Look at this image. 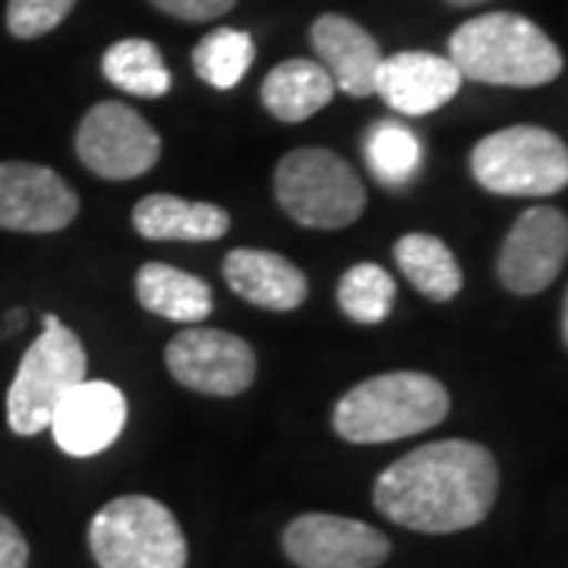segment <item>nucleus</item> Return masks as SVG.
<instances>
[{"label": "nucleus", "mask_w": 568, "mask_h": 568, "mask_svg": "<svg viewBox=\"0 0 568 568\" xmlns=\"http://www.w3.org/2000/svg\"><path fill=\"white\" fill-rule=\"evenodd\" d=\"M470 174L496 196H552L568 186V145L544 126H506L474 145Z\"/></svg>", "instance_id": "7"}, {"label": "nucleus", "mask_w": 568, "mask_h": 568, "mask_svg": "<svg viewBox=\"0 0 568 568\" xmlns=\"http://www.w3.org/2000/svg\"><path fill=\"white\" fill-rule=\"evenodd\" d=\"M310 41L335 89H342L351 99L376 95L383 51L361 22L347 20L342 13H323L310 29Z\"/></svg>", "instance_id": "15"}, {"label": "nucleus", "mask_w": 568, "mask_h": 568, "mask_svg": "<svg viewBox=\"0 0 568 568\" xmlns=\"http://www.w3.org/2000/svg\"><path fill=\"white\" fill-rule=\"evenodd\" d=\"M77 0H7V29L20 41H32L54 32Z\"/></svg>", "instance_id": "25"}, {"label": "nucleus", "mask_w": 568, "mask_h": 568, "mask_svg": "<svg viewBox=\"0 0 568 568\" xmlns=\"http://www.w3.org/2000/svg\"><path fill=\"white\" fill-rule=\"evenodd\" d=\"M562 335H566V345H568V294H566V304H562Z\"/></svg>", "instance_id": "30"}, {"label": "nucleus", "mask_w": 568, "mask_h": 568, "mask_svg": "<svg viewBox=\"0 0 568 568\" xmlns=\"http://www.w3.org/2000/svg\"><path fill=\"white\" fill-rule=\"evenodd\" d=\"M275 200L304 227L338 231L364 215L366 190L342 155L304 145L287 152L275 168Z\"/></svg>", "instance_id": "6"}, {"label": "nucleus", "mask_w": 568, "mask_h": 568, "mask_svg": "<svg viewBox=\"0 0 568 568\" xmlns=\"http://www.w3.org/2000/svg\"><path fill=\"white\" fill-rule=\"evenodd\" d=\"M420 140L398 121H376L364 136V159L369 174L386 186H405L420 171Z\"/></svg>", "instance_id": "22"}, {"label": "nucleus", "mask_w": 568, "mask_h": 568, "mask_svg": "<svg viewBox=\"0 0 568 568\" xmlns=\"http://www.w3.org/2000/svg\"><path fill=\"white\" fill-rule=\"evenodd\" d=\"M568 260V219L552 205L528 209L503 241L499 282L511 294H540L559 278Z\"/></svg>", "instance_id": "11"}, {"label": "nucleus", "mask_w": 568, "mask_h": 568, "mask_svg": "<svg viewBox=\"0 0 568 568\" xmlns=\"http://www.w3.org/2000/svg\"><path fill=\"white\" fill-rule=\"evenodd\" d=\"M29 566V544L22 530L0 515V568H26Z\"/></svg>", "instance_id": "27"}, {"label": "nucleus", "mask_w": 568, "mask_h": 568, "mask_svg": "<svg viewBox=\"0 0 568 568\" xmlns=\"http://www.w3.org/2000/svg\"><path fill=\"white\" fill-rule=\"evenodd\" d=\"M395 263L405 272L407 282L436 304H448L452 297H458L465 284L455 253L433 234H405L395 244Z\"/></svg>", "instance_id": "20"}, {"label": "nucleus", "mask_w": 568, "mask_h": 568, "mask_svg": "<svg viewBox=\"0 0 568 568\" xmlns=\"http://www.w3.org/2000/svg\"><path fill=\"white\" fill-rule=\"evenodd\" d=\"M499 467L489 448L470 439H443L407 452L373 487V506L392 525L417 534L477 528L496 506Z\"/></svg>", "instance_id": "1"}, {"label": "nucleus", "mask_w": 568, "mask_h": 568, "mask_svg": "<svg viewBox=\"0 0 568 568\" xmlns=\"http://www.w3.org/2000/svg\"><path fill=\"white\" fill-rule=\"evenodd\" d=\"M395 278L383 265L357 263L347 268L338 282V306L347 320L361 325H376L386 320L395 306Z\"/></svg>", "instance_id": "24"}, {"label": "nucleus", "mask_w": 568, "mask_h": 568, "mask_svg": "<svg viewBox=\"0 0 568 568\" xmlns=\"http://www.w3.org/2000/svg\"><path fill=\"white\" fill-rule=\"evenodd\" d=\"M164 364L171 376L190 392L234 398L256 379V354L241 335L222 328H183L164 351Z\"/></svg>", "instance_id": "9"}, {"label": "nucleus", "mask_w": 568, "mask_h": 568, "mask_svg": "<svg viewBox=\"0 0 568 568\" xmlns=\"http://www.w3.org/2000/svg\"><path fill=\"white\" fill-rule=\"evenodd\" d=\"M80 215V196L58 171L36 162H0V227L54 234Z\"/></svg>", "instance_id": "12"}, {"label": "nucleus", "mask_w": 568, "mask_h": 568, "mask_svg": "<svg viewBox=\"0 0 568 568\" xmlns=\"http://www.w3.org/2000/svg\"><path fill=\"white\" fill-rule=\"evenodd\" d=\"M256 58V44L241 29H212L193 48V70L212 89H234Z\"/></svg>", "instance_id": "23"}, {"label": "nucleus", "mask_w": 568, "mask_h": 568, "mask_svg": "<svg viewBox=\"0 0 568 568\" xmlns=\"http://www.w3.org/2000/svg\"><path fill=\"white\" fill-rule=\"evenodd\" d=\"M99 568H186L190 549L174 511L152 496H118L89 525Z\"/></svg>", "instance_id": "4"}, {"label": "nucleus", "mask_w": 568, "mask_h": 568, "mask_svg": "<svg viewBox=\"0 0 568 568\" xmlns=\"http://www.w3.org/2000/svg\"><path fill=\"white\" fill-rule=\"evenodd\" d=\"M224 282L227 287L244 297L246 304L272 310V313H291L306 301V275L272 250H231L224 256Z\"/></svg>", "instance_id": "16"}, {"label": "nucleus", "mask_w": 568, "mask_h": 568, "mask_svg": "<svg viewBox=\"0 0 568 568\" xmlns=\"http://www.w3.org/2000/svg\"><path fill=\"white\" fill-rule=\"evenodd\" d=\"M284 556L297 568H379L392 556V540L366 521L306 511L282 534Z\"/></svg>", "instance_id": "10"}, {"label": "nucleus", "mask_w": 568, "mask_h": 568, "mask_svg": "<svg viewBox=\"0 0 568 568\" xmlns=\"http://www.w3.org/2000/svg\"><path fill=\"white\" fill-rule=\"evenodd\" d=\"M133 227L145 241L203 244V241H219L227 234L231 215L215 203H190L171 193H155L136 203Z\"/></svg>", "instance_id": "17"}, {"label": "nucleus", "mask_w": 568, "mask_h": 568, "mask_svg": "<svg viewBox=\"0 0 568 568\" xmlns=\"http://www.w3.org/2000/svg\"><path fill=\"white\" fill-rule=\"evenodd\" d=\"M446 386L417 369L379 373L342 395L332 410L335 433L354 446H379L426 433L448 417Z\"/></svg>", "instance_id": "3"}, {"label": "nucleus", "mask_w": 568, "mask_h": 568, "mask_svg": "<svg viewBox=\"0 0 568 568\" xmlns=\"http://www.w3.org/2000/svg\"><path fill=\"white\" fill-rule=\"evenodd\" d=\"M136 297L140 304L171 323L196 325L212 313V287L183 268L168 263H145L136 272Z\"/></svg>", "instance_id": "19"}, {"label": "nucleus", "mask_w": 568, "mask_h": 568, "mask_svg": "<svg viewBox=\"0 0 568 568\" xmlns=\"http://www.w3.org/2000/svg\"><path fill=\"white\" fill-rule=\"evenodd\" d=\"M149 3L183 22H209L234 10L237 0H149Z\"/></svg>", "instance_id": "26"}, {"label": "nucleus", "mask_w": 568, "mask_h": 568, "mask_svg": "<svg viewBox=\"0 0 568 568\" xmlns=\"http://www.w3.org/2000/svg\"><path fill=\"white\" fill-rule=\"evenodd\" d=\"M126 426V398L102 379H82L61 398L51 417L54 443L73 458H92L118 443Z\"/></svg>", "instance_id": "13"}, {"label": "nucleus", "mask_w": 568, "mask_h": 568, "mask_svg": "<svg viewBox=\"0 0 568 568\" xmlns=\"http://www.w3.org/2000/svg\"><path fill=\"white\" fill-rule=\"evenodd\" d=\"M102 73L111 85L140 99H162L171 89V73L164 67L162 51L145 39L114 41L104 51Z\"/></svg>", "instance_id": "21"}, {"label": "nucleus", "mask_w": 568, "mask_h": 568, "mask_svg": "<svg viewBox=\"0 0 568 568\" xmlns=\"http://www.w3.org/2000/svg\"><path fill=\"white\" fill-rule=\"evenodd\" d=\"M22 316H26L22 310H13V313H10V320H3V328H0V332H17V328L22 325Z\"/></svg>", "instance_id": "28"}, {"label": "nucleus", "mask_w": 568, "mask_h": 568, "mask_svg": "<svg viewBox=\"0 0 568 568\" xmlns=\"http://www.w3.org/2000/svg\"><path fill=\"white\" fill-rule=\"evenodd\" d=\"M89 369V357L80 335L44 313L41 335L26 347L20 369L7 392V424L17 436H39L51 426L54 407L73 386H80Z\"/></svg>", "instance_id": "5"}, {"label": "nucleus", "mask_w": 568, "mask_h": 568, "mask_svg": "<svg viewBox=\"0 0 568 568\" xmlns=\"http://www.w3.org/2000/svg\"><path fill=\"white\" fill-rule=\"evenodd\" d=\"M332 95H335V82L328 70L320 61H306V58H291L275 70H268L260 89L265 111L282 123L310 121L332 102Z\"/></svg>", "instance_id": "18"}, {"label": "nucleus", "mask_w": 568, "mask_h": 568, "mask_svg": "<svg viewBox=\"0 0 568 568\" xmlns=\"http://www.w3.org/2000/svg\"><path fill=\"white\" fill-rule=\"evenodd\" d=\"M462 80L465 77L448 58L429 51H402L379 63L376 95L398 114L424 118L452 102L462 89Z\"/></svg>", "instance_id": "14"}, {"label": "nucleus", "mask_w": 568, "mask_h": 568, "mask_svg": "<svg viewBox=\"0 0 568 568\" xmlns=\"http://www.w3.org/2000/svg\"><path fill=\"white\" fill-rule=\"evenodd\" d=\"M80 162L104 181H133L162 159V136L133 108L99 102L77 130Z\"/></svg>", "instance_id": "8"}, {"label": "nucleus", "mask_w": 568, "mask_h": 568, "mask_svg": "<svg viewBox=\"0 0 568 568\" xmlns=\"http://www.w3.org/2000/svg\"><path fill=\"white\" fill-rule=\"evenodd\" d=\"M448 61L465 80L534 89L562 73V51L521 13H484L458 26L448 39Z\"/></svg>", "instance_id": "2"}, {"label": "nucleus", "mask_w": 568, "mask_h": 568, "mask_svg": "<svg viewBox=\"0 0 568 568\" xmlns=\"http://www.w3.org/2000/svg\"><path fill=\"white\" fill-rule=\"evenodd\" d=\"M452 7H477V3H487V0H446Z\"/></svg>", "instance_id": "29"}]
</instances>
